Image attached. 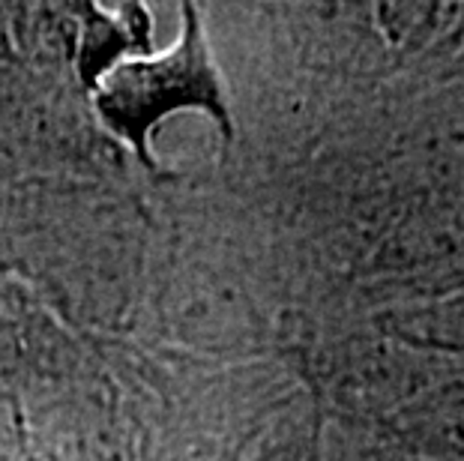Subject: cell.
Segmentation results:
<instances>
[{
	"label": "cell",
	"instance_id": "obj_1",
	"mask_svg": "<svg viewBox=\"0 0 464 461\" xmlns=\"http://www.w3.org/2000/svg\"><path fill=\"white\" fill-rule=\"evenodd\" d=\"M100 105L114 130H121L126 139L138 144H141L147 126L156 123L162 111H171L177 105L204 108L207 114L222 123L225 135H231L219 75L213 70L195 18L186 22L183 43L177 52L153 63H132L117 70Z\"/></svg>",
	"mask_w": 464,
	"mask_h": 461
}]
</instances>
